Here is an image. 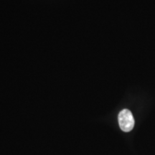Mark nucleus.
<instances>
[{"label":"nucleus","mask_w":155,"mask_h":155,"mask_svg":"<svg viewBox=\"0 0 155 155\" xmlns=\"http://www.w3.org/2000/svg\"><path fill=\"white\" fill-rule=\"evenodd\" d=\"M119 124L121 129L125 132H129L134 127V119L131 112L128 109H123L118 116Z\"/></svg>","instance_id":"f257e3e1"}]
</instances>
